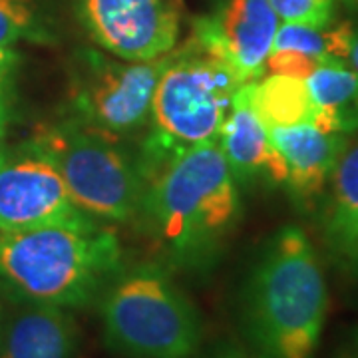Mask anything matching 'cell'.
Returning a JSON list of instances; mask_svg holds the SVG:
<instances>
[{
  "label": "cell",
  "instance_id": "9c48e42d",
  "mask_svg": "<svg viewBox=\"0 0 358 358\" xmlns=\"http://www.w3.org/2000/svg\"><path fill=\"white\" fill-rule=\"evenodd\" d=\"M74 13L100 48L128 62H148L176 48L178 6L169 0H72Z\"/></svg>",
  "mask_w": 358,
  "mask_h": 358
},
{
  "label": "cell",
  "instance_id": "44dd1931",
  "mask_svg": "<svg viewBox=\"0 0 358 358\" xmlns=\"http://www.w3.org/2000/svg\"><path fill=\"white\" fill-rule=\"evenodd\" d=\"M331 358H358V322L346 331Z\"/></svg>",
  "mask_w": 358,
  "mask_h": 358
},
{
  "label": "cell",
  "instance_id": "30bf717a",
  "mask_svg": "<svg viewBox=\"0 0 358 358\" xmlns=\"http://www.w3.org/2000/svg\"><path fill=\"white\" fill-rule=\"evenodd\" d=\"M277 28L279 16L268 0H221L213 13L193 20L189 40L249 84L265 74Z\"/></svg>",
  "mask_w": 358,
  "mask_h": 358
},
{
  "label": "cell",
  "instance_id": "52a82bcc",
  "mask_svg": "<svg viewBox=\"0 0 358 358\" xmlns=\"http://www.w3.org/2000/svg\"><path fill=\"white\" fill-rule=\"evenodd\" d=\"M171 50L148 62L115 60L96 48H80L68 64V112L88 128L117 140L150 126L152 100Z\"/></svg>",
  "mask_w": 358,
  "mask_h": 358
},
{
  "label": "cell",
  "instance_id": "e0dca14e",
  "mask_svg": "<svg viewBox=\"0 0 358 358\" xmlns=\"http://www.w3.org/2000/svg\"><path fill=\"white\" fill-rule=\"evenodd\" d=\"M352 30H355V24L348 20L331 24L329 28H313V26L282 22L275 32L271 52L291 50L307 54L319 60L320 58H338L346 62Z\"/></svg>",
  "mask_w": 358,
  "mask_h": 358
},
{
  "label": "cell",
  "instance_id": "cb8c5ba5",
  "mask_svg": "<svg viewBox=\"0 0 358 358\" xmlns=\"http://www.w3.org/2000/svg\"><path fill=\"white\" fill-rule=\"evenodd\" d=\"M201 358H251L245 350H241V348H235V346H219V348H215V350H211L209 355H205V357Z\"/></svg>",
  "mask_w": 358,
  "mask_h": 358
},
{
  "label": "cell",
  "instance_id": "d4e9b609",
  "mask_svg": "<svg viewBox=\"0 0 358 358\" xmlns=\"http://www.w3.org/2000/svg\"><path fill=\"white\" fill-rule=\"evenodd\" d=\"M346 62L350 64L352 70L358 72V26H355L352 30V36H350V46H348V56H346Z\"/></svg>",
  "mask_w": 358,
  "mask_h": 358
},
{
  "label": "cell",
  "instance_id": "7402d4cb",
  "mask_svg": "<svg viewBox=\"0 0 358 358\" xmlns=\"http://www.w3.org/2000/svg\"><path fill=\"white\" fill-rule=\"evenodd\" d=\"M334 267L338 268L345 277H348L350 281L358 282V239L355 241V245L350 247V251H348Z\"/></svg>",
  "mask_w": 358,
  "mask_h": 358
},
{
  "label": "cell",
  "instance_id": "603a6c76",
  "mask_svg": "<svg viewBox=\"0 0 358 358\" xmlns=\"http://www.w3.org/2000/svg\"><path fill=\"white\" fill-rule=\"evenodd\" d=\"M14 64H16L14 50H10V46H0V94H4V86L8 82Z\"/></svg>",
  "mask_w": 358,
  "mask_h": 358
},
{
  "label": "cell",
  "instance_id": "6da1fadb",
  "mask_svg": "<svg viewBox=\"0 0 358 358\" xmlns=\"http://www.w3.org/2000/svg\"><path fill=\"white\" fill-rule=\"evenodd\" d=\"M239 189L217 140L169 157L150 173L136 221L171 271L205 275L239 219Z\"/></svg>",
  "mask_w": 358,
  "mask_h": 358
},
{
  "label": "cell",
  "instance_id": "d6986e66",
  "mask_svg": "<svg viewBox=\"0 0 358 358\" xmlns=\"http://www.w3.org/2000/svg\"><path fill=\"white\" fill-rule=\"evenodd\" d=\"M282 22L329 28L334 24L338 0H268Z\"/></svg>",
  "mask_w": 358,
  "mask_h": 358
},
{
  "label": "cell",
  "instance_id": "8992f818",
  "mask_svg": "<svg viewBox=\"0 0 358 358\" xmlns=\"http://www.w3.org/2000/svg\"><path fill=\"white\" fill-rule=\"evenodd\" d=\"M30 141L58 169L72 201L90 217L136 221L145 193L140 152L64 114L36 129Z\"/></svg>",
  "mask_w": 358,
  "mask_h": 358
},
{
  "label": "cell",
  "instance_id": "3957f363",
  "mask_svg": "<svg viewBox=\"0 0 358 358\" xmlns=\"http://www.w3.org/2000/svg\"><path fill=\"white\" fill-rule=\"evenodd\" d=\"M124 265L115 231L98 219L0 231V293L13 303L68 310L96 307Z\"/></svg>",
  "mask_w": 358,
  "mask_h": 358
},
{
  "label": "cell",
  "instance_id": "8fae6325",
  "mask_svg": "<svg viewBox=\"0 0 358 358\" xmlns=\"http://www.w3.org/2000/svg\"><path fill=\"white\" fill-rule=\"evenodd\" d=\"M268 140L287 164V181L293 201L301 209L319 207L336 162L350 134L324 131L315 124L271 128Z\"/></svg>",
  "mask_w": 358,
  "mask_h": 358
},
{
  "label": "cell",
  "instance_id": "484cf974",
  "mask_svg": "<svg viewBox=\"0 0 358 358\" xmlns=\"http://www.w3.org/2000/svg\"><path fill=\"white\" fill-rule=\"evenodd\" d=\"M6 122H8V106H6V96L0 94V138L6 129Z\"/></svg>",
  "mask_w": 358,
  "mask_h": 358
},
{
  "label": "cell",
  "instance_id": "5bb4252c",
  "mask_svg": "<svg viewBox=\"0 0 358 358\" xmlns=\"http://www.w3.org/2000/svg\"><path fill=\"white\" fill-rule=\"evenodd\" d=\"M319 209L320 241L336 265L358 239V129L346 141Z\"/></svg>",
  "mask_w": 358,
  "mask_h": 358
},
{
  "label": "cell",
  "instance_id": "7c38bea8",
  "mask_svg": "<svg viewBox=\"0 0 358 358\" xmlns=\"http://www.w3.org/2000/svg\"><path fill=\"white\" fill-rule=\"evenodd\" d=\"M251 92L253 82L239 86L233 94L229 112L219 129V148L237 183L265 181L271 185H285L289 173L287 164L271 143L267 128L253 110Z\"/></svg>",
  "mask_w": 358,
  "mask_h": 358
},
{
  "label": "cell",
  "instance_id": "5b68a950",
  "mask_svg": "<svg viewBox=\"0 0 358 358\" xmlns=\"http://www.w3.org/2000/svg\"><path fill=\"white\" fill-rule=\"evenodd\" d=\"M243 86L223 60L187 38L171 50L154 100L148 134L138 148L145 181L179 152L217 140L233 94Z\"/></svg>",
  "mask_w": 358,
  "mask_h": 358
},
{
  "label": "cell",
  "instance_id": "ba28073f",
  "mask_svg": "<svg viewBox=\"0 0 358 358\" xmlns=\"http://www.w3.org/2000/svg\"><path fill=\"white\" fill-rule=\"evenodd\" d=\"M92 219L72 201L58 169L32 141L0 148V231Z\"/></svg>",
  "mask_w": 358,
  "mask_h": 358
},
{
  "label": "cell",
  "instance_id": "ffe728a7",
  "mask_svg": "<svg viewBox=\"0 0 358 358\" xmlns=\"http://www.w3.org/2000/svg\"><path fill=\"white\" fill-rule=\"evenodd\" d=\"M317 64H319V58H313V56H307V54H301V52L279 50L271 52L267 56L265 72L307 80L313 74V70L317 68Z\"/></svg>",
  "mask_w": 358,
  "mask_h": 358
},
{
  "label": "cell",
  "instance_id": "ac0fdd59",
  "mask_svg": "<svg viewBox=\"0 0 358 358\" xmlns=\"http://www.w3.org/2000/svg\"><path fill=\"white\" fill-rule=\"evenodd\" d=\"M20 40H52L42 16V0H0V46Z\"/></svg>",
  "mask_w": 358,
  "mask_h": 358
},
{
  "label": "cell",
  "instance_id": "277c9868",
  "mask_svg": "<svg viewBox=\"0 0 358 358\" xmlns=\"http://www.w3.org/2000/svg\"><path fill=\"white\" fill-rule=\"evenodd\" d=\"M103 345L124 358H195L203 317L162 261L124 265L98 303Z\"/></svg>",
  "mask_w": 358,
  "mask_h": 358
},
{
  "label": "cell",
  "instance_id": "4316f807",
  "mask_svg": "<svg viewBox=\"0 0 358 358\" xmlns=\"http://www.w3.org/2000/svg\"><path fill=\"white\" fill-rule=\"evenodd\" d=\"M343 4H345L348 10H352V13H358V0H341Z\"/></svg>",
  "mask_w": 358,
  "mask_h": 358
},
{
  "label": "cell",
  "instance_id": "2e32d148",
  "mask_svg": "<svg viewBox=\"0 0 358 358\" xmlns=\"http://www.w3.org/2000/svg\"><path fill=\"white\" fill-rule=\"evenodd\" d=\"M251 103L267 129L315 124L317 115L307 82L281 74H271L253 82Z\"/></svg>",
  "mask_w": 358,
  "mask_h": 358
},
{
  "label": "cell",
  "instance_id": "7a4b0ae2",
  "mask_svg": "<svg viewBox=\"0 0 358 358\" xmlns=\"http://www.w3.org/2000/svg\"><path fill=\"white\" fill-rule=\"evenodd\" d=\"M329 313L320 257L308 235L285 225L245 275L237 324L251 358H315Z\"/></svg>",
  "mask_w": 358,
  "mask_h": 358
},
{
  "label": "cell",
  "instance_id": "9a60e30c",
  "mask_svg": "<svg viewBox=\"0 0 358 358\" xmlns=\"http://www.w3.org/2000/svg\"><path fill=\"white\" fill-rule=\"evenodd\" d=\"M317 108L315 126L324 131L355 134L358 129V72L338 58H320L305 80Z\"/></svg>",
  "mask_w": 358,
  "mask_h": 358
},
{
  "label": "cell",
  "instance_id": "4fadbf2b",
  "mask_svg": "<svg viewBox=\"0 0 358 358\" xmlns=\"http://www.w3.org/2000/svg\"><path fill=\"white\" fill-rule=\"evenodd\" d=\"M80 331L72 310L16 303L0 329V358H78Z\"/></svg>",
  "mask_w": 358,
  "mask_h": 358
}]
</instances>
